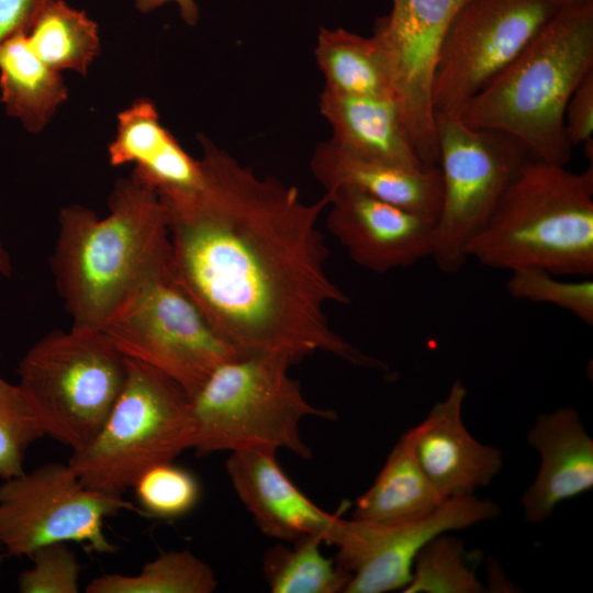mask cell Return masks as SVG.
<instances>
[{
    "label": "cell",
    "mask_w": 593,
    "mask_h": 593,
    "mask_svg": "<svg viewBox=\"0 0 593 593\" xmlns=\"http://www.w3.org/2000/svg\"><path fill=\"white\" fill-rule=\"evenodd\" d=\"M32 566L18 577L20 593H78L81 566L67 542L37 548Z\"/></svg>",
    "instance_id": "4dcf8cb0"
},
{
    "label": "cell",
    "mask_w": 593,
    "mask_h": 593,
    "mask_svg": "<svg viewBox=\"0 0 593 593\" xmlns=\"http://www.w3.org/2000/svg\"><path fill=\"white\" fill-rule=\"evenodd\" d=\"M292 365L279 354L239 355L220 365L191 398V449L205 456L283 448L310 459L312 451L302 439L301 421L335 419L336 413L305 400L300 382L289 374Z\"/></svg>",
    "instance_id": "5b68a950"
},
{
    "label": "cell",
    "mask_w": 593,
    "mask_h": 593,
    "mask_svg": "<svg viewBox=\"0 0 593 593\" xmlns=\"http://www.w3.org/2000/svg\"><path fill=\"white\" fill-rule=\"evenodd\" d=\"M435 119L443 200L432 257L439 270L456 273L468 260L469 240L534 157L504 133L470 126L459 116L435 114Z\"/></svg>",
    "instance_id": "ba28073f"
},
{
    "label": "cell",
    "mask_w": 593,
    "mask_h": 593,
    "mask_svg": "<svg viewBox=\"0 0 593 593\" xmlns=\"http://www.w3.org/2000/svg\"><path fill=\"white\" fill-rule=\"evenodd\" d=\"M310 168L325 190L350 187L437 220L443 200L438 165L407 168L356 155L331 139L320 143Z\"/></svg>",
    "instance_id": "d6986e66"
},
{
    "label": "cell",
    "mask_w": 593,
    "mask_h": 593,
    "mask_svg": "<svg viewBox=\"0 0 593 593\" xmlns=\"http://www.w3.org/2000/svg\"><path fill=\"white\" fill-rule=\"evenodd\" d=\"M325 538L310 535L293 547L277 545L264 556L262 573L273 593L344 592L350 575L321 551Z\"/></svg>",
    "instance_id": "d4e9b609"
},
{
    "label": "cell",
    "mask_w": 593,
    "mask_h": 593,
    "mask_svg": "<svg viewBox=\"0 0 593 593\" xmlns=\"http://www.w3.org/2000/svg\"><path fill=\"white\" fill-rule=\"evenodd\" d=\"M372 36L383 53L394 100L411 143L425 165H437L438 143L432 102L440 47L457 11L468 0H391Z\"/></svg>",
    "instance_id": "4fadbf2b"
},
{
    "label": "cell",
    "mask_w": 593,
    "mask_h": 593,
    "mask_svg": "<svg viewBox=\"0 0 593 593\" xmlns=\"http://www.w3.org/2000/svg\"><path fill=\"white\" fill-rule=\"evenodd\" d=\"M501 508L474 494L452 496L425 518L405 523L336 519L327 542L337 548L336 563L350 575L345 593L404 590L422 548L440 534L493 519Z\"/></svg>",
    "instance_id": "7c38bea8"
},
{
    "label": "cell",
    "mask_w": 593,
    "mask_h": 593,
    "mask_svg": "<svg viewBox=\"0 0 593 593\" xmlns=\"http://www.w3.org/2000/svg\"><path fill=\"white\" fill-rule=\"evenodd\" d=\"M314 54L325 77L324 88L394 99L383 53L372 35L365 37L344 27L321 26Z\"/></svg>",
    "instance_id": "603a6c76"
},
{
    "label": "cell",
    "mask_w": 593,
    "mask_h": 593,
    "mask_svg": "<svg viewBox=\"0 0 593 593\" xmlns=\"http://www.w3.org/2000/svg\"><path fill=\"white\" fill-rule=\"evenodd\" d=\"M558 10L546 0H468L440 47L432 89L435 114L459 116Z\"/></svg>",
    "instance_id": "8fae6325"
},
{
    "label": "cell",
    "mask_w": 593,
    "mask_h": 593,
    "mask_svg": "<svg viewBox=\"0 0 593 593\" xmlns=\"http://www.w3.org/2000/svg\"><path fill=\"white\" fill-rule=\"evenodd\" d=\"M3 557H4V551H3L2 547L0 546V563H1L2 559H3Z\"/></svg>",
    "instance_id": "8d00e7d4"
},
{
    "label": "cell",
    "mask_w": 593,
    "mask_h": 593,
    "mask_svg": "<svg viewBox=\"0 0 593 593\" xmlns=\"http://www.w3.org/2000/svg\"><path fill=\"white\" fill-rule=\"evenodd\" d=\"M13 272L12 260L9 251L0 239V276L10 277Z\"/></svg>",
    "instance_id": "e575fe53"
},
{
    "label": "cell",
    "mask_w": 593,
    "mask_h": 593,
    "mask_svg": "<svg viewBox=\"0 0 593 593\" xmlns=\"http://www.w3.org/2000/svg\"><path fill=\"white\" fill-rule=\"evenodd\" d=\"M592 70L593 2L560 9L459 118L512 136L535 159L567 166L566 107Z\"/></svg>",
    "instance_id": "3957f363"
},
{
    "label": "cell",
    "mask_w": 593,
    "mask_h": 593,
    "mask_svg": "<svg viewBox=\"0 0 593 593\" xmlns=\"http://www.w3.org/2000/svg\"><path fill=\"white\" fill-rule=\"evenodd\" d=\"M564 126L572 146L593 141V70L570 97L564 111Z\"/></svg>",
    "instance_id": "1f68e13d"
},
{
    "label": "cell",
    "mask_w": 593,
    "mask_h": 593,
    "mask_svg": "<svg viewBox=\"0 0 593 593\" xmlns=\"http://www.w3.org/2000/svg\"><path fill=\"white\" fill-rule=\"evenodd\" d=\"M202 183L160 200L176 280L239 355L279 354L293 363L325 351L385 368L329 326L325 306L349 296L326 272L318 220L327 193L305 202L296 187L259 177L199 135Z\"/></svg>",
    "instance_id": "6da1fadb"
},
{
    "label": "cell",
    "mask_w": 593,
    "mask_h": 593,
    "mask_svg": "<svg viewBox=\"0 0 593 593\" xmlns=\"http://www.w3.org/2000/svg\"><path fill=\"white\" fill-rule=\"evenodd\" d=\"M326 193L327 228L357 265L384 273L432 257L435 220L350 187Z\"/></svg>",
    "instance_id": "5bb4252c"
},
{
    "label": "cell",
    "mask_w": 593,
    "mask_h": 593,
    "mask_svg": "<svg viewBox=\"0 0 593 593\" xmlns=\"http://www.w3.org/2000/svg\"><path fill=\"white\" fill-rule=\"evenodd\" d=\"M109 213L70 204L58 214L51 269L71 327L101 332L171 269L167 212L157 193L120 179Z\"/></svg>",
    "instance_id": "7a4b0ae2"
},
{
    "label": "cell",
    "mask_w": 593,
    "mask_h": 593,
    "mask_svg": "<svg viewBox=\"0 0 593 593\" xmlns=\"http://www.w3.org/2000/svg\"><path fill=\"white\" fill-rule=\"evenodd\" d=\"M466 387L456 380L424 421L405 433L421 468L445 499L473 494L503 466L502 451L481 444L466 428Z\"/></svg>",
    "instance_id": "9a60e30c"
},
{
    "label": "cell",
    "mask_w": 593,
    "mask_h": 593,
    "mask_svg": "<svg viewBox=\"0 0 593 593\" xmlns=\"http://www.w3.org/2000/svg\"><path fill=\"white\" fill-rule=\"evenodd\" d=\"M123 356L102 332L55 329L20 359L19 384L45 434L72 451L99 432L124 385Z\"/></svg>",
    "instance_id": "52a82bcc"
},
{
    "label": "cell",
    "mask_w": 593,
    "mask_h": 593,
    "mask_svg": "<svg viewBox=\"0 0 593 593\" xmlns=\"http://www.w3.org/2000/svg\"><path fill=\"white\" fill-rule=\"evenodd\" d=\"M101 332L123 356L165 373L190 398L220 365L239 356L176 280L172 267Z\"/></svg>",
    "instance_id": "30bf717a"
},
{
    "label": "cell",
    "mask_w": 593,
    "mask_h": 593,
    "mask_svg": "<svg viewBox=\"0 0 593 593\" xmlns=\"http://www.w3.org/2000/svg\"><path fill=\"white\" fill-rule=\"evenodd\" d=\"M276 456L268 447L232 451L225 468L235 492L266 536L293 544L321 534L326 544L339 513L329 514L305 496Z\"/></svg>",
    "instance_id": "2e32d148"
},
{
    "label": "cell",
    "mask_w": 593,
    "mask_h": 593,
    "mask_svg": "<svg viewBox=\"0 0 593 593\" xmlns=\"http://www.w3.org/2000/svg\"><path fill=\"white\" fill-rule=\"evenodd\" d=\"M0 99L5 113L29 133L42 132L68 99L60 71L36 54L26 33L0 46Z\"/></svg>",
    "instance_id": "44dd1931"
},
{
    "label": "cell",
    "mask_w": 593,
    "mask_h": 593,
    "mask_svg": "<svg viewBox=\"0 0 593 593\" xmlns=\"http://www.w3.org/2000/svg\"><path fill=\"white\" fill-rule=\"evenodd\" d=\"M320 111L331 125V141L356 155L407 168L432 166L416 154L392 98L353 96L323 88Z\"/></svg>",
    "instance_id": "ffe728a7"
},
{
    "label": "cell",
    "mask_w": 593,
    "mask_h": 593,
    "mask_svg": "<svg viewBox=\"0 0 593 593\" xmlns=\"http://www.w3.org/2000/svg\"><path fill=\"white\" fill-rule=\"evenodd\" d=\"M480 553L468 551L463 542L440 534L418 552L405 593H482L477 575Z\"/></svg>",
    "instance_id": "4316f807"
},
{
    "label": "cell",
    "mask_w": 593,
    "mask_h": 593,
    "mask_svg": "<svg viewBox=\"0 0 593 593\" xmlns=\"http://www.w3.org/2000/svg\"><path fill=\"white\" fill-rule=\"evenodd\" d=\"M44 436L45 430L26 392L19 383L0 376V479L23 473L27 449Z\"/></svg>",
    "instance_id": "83f0119b"
},
{
    "label": "cell",
    "mask_w": 593,
    "mask_h": 593,
    "mask_svg": "<svg viewBox=\"0 0 593 593\" xmlns=\"http://www.w3.org/2000/svg\"><path fill=\"white\" fill-rule=\"evenodd\" d=\"M539 452L540 468L523 495L526 521L539 524L556 507L593 488V440L579 413L570 406L540 414L527 433Z\"/></svg>",
    "instance_id": "e0dca14e"
},
{
    "label": "cell",
    "mask_w": 593,
    "mask_h": 593,
    "mask_svg": "<svg viewBox=\"0 0 593 593\" xmlns=\"http://www.w3.org/2000/svg\"><path fill=\"white\" fill-rule=\"evenodd\" d=\"M212 568L188 550L161 552L134 575L108 573L92 579L87 593H212Z\"/></svg>",
    "instance_id": "484cf974"
},
{
    "label": "cell",
    "mask_w": 593,
    "mask_h": 593,
    "mask_svg": "<svg viewBox=\"0 0 593 593\" xmlns=\"http://www.w3.org/2000/svg\"><path fill=\"white\" fill-rule=\"evenodd\" d=\"M466 256L510 272L540 268L555 276H591L592 164L573 172L529 158L469 240Z\"/></svg>",
    "instance_id": "277c9868"
},
{
    "label": "cell",
    "mask_w": 593,
    "mask_h": 593,
    "mask_svg": "<svg viewBox=\"0 0 593 593\" xmlns=\"http://www.w3.org/2000/svg\"><path fill=\"white\" fill-rule=\"evenodd\" d=\"M421 468L405 433L372 485L357 500L353 518L405 523L427 517L446 501Z\"/></svg>",
    "instance_id": "7402d4cb"
},
{
    "label": "cell",
    "mask_w": 593,
    "mask_h": 593,
    "mask_svg": "<svg viewBox=\"0 0 593 593\" xmlns=\"http://www.w3.org/2000/svg\"><path fill=\"white\" fill-rule=\"evenodd\" d=\"M557 9H566L593 2V0H546Z\"/></svg>",
    "instance_id": "d590c367"
},
{
    "label": "cell",
    "mask_w": 593,
    "mask_h": 593,
    "mask_svg": "<svg viewBox=\"0 0 593 593\" xmlns=\"http://www.w3.org/2000/svg\"><path fill=\"white\" fill-rule=\"evenodd\" d=\"M52 0H0V46L15 35L27 33Z\"/></svg>",
    "instance_id": "d6a6232c"
},
{
    "label": "cell",
    "mask_w": 593,
    "mask_h": 593,
    "mask_svg": "<svg viewBox=\"0 0 593 593\" xmlns=\"http://www.w3.org/2000/svg\"><path fill=\"white\" fill-rule=\"evenodd\" d=\"M126 361L124 385L105 422L68 461L83 485L116 495L193 443L190 395L159 370L136 359Z\"/></svg>",
    "instance_id": "8992f818"
},
{
    "label": "cell",
    "mask_w": 593,
    "mask_h": 593,
    "mask_svg": "<svg viewBox=\"0 0 593 593\" xmlns=\"http://www.w3.org/2000/svg\"><path fill=\"white\" fill-rule=\"evenodd\" d=\"M169 2L178 5L179 14L182 21L194 26L200 20V11L195 0H135L134 5L141 13H149Z\"/></svg>",
    "instance_id": "836d02e7"
},
{
    "label": "cell",
    "mask_w": 593,
    "mask_h": 593,
    "mask_svg": "<svg viewBox=\"0 0 593 593\" xmlns=\"http://www.w3.org/2000/svg\"><path fill=\"white\" fill-rule=\"evenodd\" d=\"M108 157L113 167L134 165L131 177L160 199L191 193L202 183L200 159L190 156L161 124L156 104L147 98L118 114Z\"/></svg>",
    "instance_id": "ac0fdd59"
},
{
    "label": "cell",
    "mask_w": 593,
    "mask_h": 593,
    "mask_svg": "<svg viewBox=\"0 0 593 593\" xmlns=\"http://www.w3.org/2000/svg\"><path fill=\"white\" fill-rule=\"evenodd\" d=\"M121 511L143 516L122 495L87 488L69 463L47 462L0 484V546L4 555L29 557L40 547L76 542L89 552L111 555L118 547L104 521Z\"/></svg>",
    "instance_id": "9c48e42d"
},
{
    "label": "cell",
    "mask_w": 593,
    "mask_h": 593,
    "mask_svg": "<svg viewBox=\"0 0 593 593\" xmlns=\"http://www.w3.org/2000/svg\"><path fill=\"white\" fill-rule=\"evenodd\" d=\"M506 290L512 298L561 307L593 325V281H562L540 268H519L511 271Z\"/></svg>",
    "instance_id": "f546056e"
},
{
    "label": "cell",
    "mask_w": 593,
    "mask_h": 593,
    "mask_svg": "<svg viewBox=\"0 0 593 593\" xmlns=\"http://www.w3.org/2000/svg\"><path fill=\"white\" fill-rule=\"evenodd\" d=\"M26 36L36 54L60 72L71 70L85 76L100 54L97 23L64 0H52Z\"/></svg>",
    "instance_id": "cb8c5ba5"
},
{
    "label": "cell",
    "mask_w": 593,
    "mask_h": 593,
    "mask_svg": "<svg viewBox=\"0 0 593 593\" xmlns=\"http://www.w3.org/2000/svg\"><path fill=\"white\" fill-rule=\"evenodd\" d=\"M143 516L174 521L199 503L201 486L189 470L171 462L145 471L132 486Z\"/></svg>",
    "instance_id": "f1b7e54d"
}]
</instances>
